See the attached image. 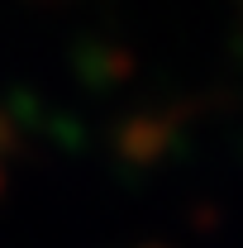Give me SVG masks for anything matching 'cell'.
Listing matches in <instances>:
<instances>
[{"label":"cell","mask_w":243,"mask_h":248,"mask_svg":"<svg viewBox=\"0 0 243 248\" xmlns=\"http://www.w3.org/2000/svg\"><path fill=\"white\" fill-rule=\"evenodd\" d=\"M5 143H10V120L0 115V148H5Z\"/></svg>","instance_id":"7a4b0ae2"},{"label":"cell","mask_w":243,"mask_h":248,"mask_svg":"<svg viewBox=\"0 0 243 248\" xmlns=\"http://www.w3.org/2000/svg\"><path fill=\"white\" fill-rule=\"evenodd\" d=\"M162 139H167V129L157 120H134L129 129H124V148L134 157H152L157 148H162Z\"/></svg>","instance_id":"6da1fadb"}]
</instances>
